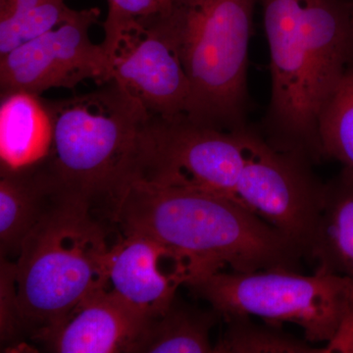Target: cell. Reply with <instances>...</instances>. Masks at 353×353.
Listing matches in <instances>:
<instances>
[{
    "label": "cell",
    "instance_id": "1",
    "mask_svg": "<svg viewBox=\"0 0 353 353\" xmlns=\"http://www.w3.org/2000/svg\"><path fill=\"white\" fill-rule=\"evenodd\" d=\"M122 236L159 241L190 278L221 271H297L303 250L238 199L196 188L132 179L108 212ZM187 283V282H185Z\"/></svg>",
    "mask_w": 353,
    "mask_h": 353
},
{
    "label": "cell",
    "instance_id": "2",
    "mask_svg": "<svg viewBox=\"0 0 353 353\" xmlns=\"http://www.w3.org/2000/svg\"><path fill=\"white\" fill-rule=\"evenodd\" d=\"M270 53L266 139L282 152L323 157L318 120L353 65L350 0H259Z\"/></svg>",
    "mask_w": 353,
    "mask_h": 353
},
{
    "label": "cell",
    "instance_id": "3",
    "mask_svg": "<svg viewBox=\"0 0 353 353\" xmlns=\"http://www.w3.org/2000/svg\"><path fill=\"white\" fill-rule=\"evenodd\" d=\"M114 229L87 201L61 190L23 241L15 263L27 334L59 324L85 297L108 288Z\"/></svg>",
    "mask_w": 353,
    "mask_h": 353
},
{
    "label": "cell",
    "instance_id": "4",
    "mask_svg": "<svg viewBox=\"0 0 353 353\" xmlns=\"http://www.w3.org/2000/svg\"><path fill=\"white\" fill-rule=\"evenodd\" d=\"M99 85L85 94L46 101L54 138L43 162L60 189L108 218L134 174L139 137L152 115L112 79Z\"/></svg>",
    "mask_w": 353,
    "mask_h": 353
},
{
    "label": "cell",
    "instance_id": "5",
    "mask_svg": "<svg viewBox=\"0 0 353 353\" xmlns=\"http://www.w3.org/2000/svg\"><path fill=\"white\" fill-rule=\"evenodd\" d=\"M259 0H174L159 14L185 70V117L222 131L248 126V70Z\"/></svg>",
    "mask_w": 353,
    "mask_h": 353
},
{
    "label": "cell",
    "instance_id": "6",
    "mask_svg": "<svg viewBox=\"0 0 353 353\" xmlns=\"http://www.w3.org/2000/svg\"><path fill=\"white\" fill-rule=\"evenodd\" d=\"M185 285L222 318L255 316L271 324L294 323L309 343H329L353 301V280L322 270L312 276L285 269L221 270L190 278Z\"/></svg>",
    "mask_w": 353,
    "mask_h": 353
},
{
    "label": "cell",
    "instance_id": "7",
    "mask_svg": "<svg viewBox=\"0 0 353 353\" xmlns=\"http://www.w3.org/2000/svg\"><path fill=\"white\" fill-rule=\"evenodd\" d=\"M245 128L222 131L185 116H150L139 137L132 179L196 188L236 199L246 158Z\"/></svg>",
    "mask_w": 353,
    "mask_h": 353
},
{
    "label": "cell",
    "instance_id": "8",
    "mask_svg": "<svg viewBox=\"0 0 353 353\" xmlns=\"http://www.w3.org/2000/svg\"><path fill=\"white\" fill-rule=\"evenodd\" d=\"M245 166L236 197L310 256L325 201V185L312 160L299 152L276 150L259 132L243 130Z\"/></svg>",
    "mask_w": 353,
    "mask_h": 353
},
{
    "label": "cell",
    "instance_id": "9",
    "mask_svg": "<svg viewBox=\"0 0 353 353\" xmlns=\"http://www.w3.org/2000/svg\"><path fill=\"white\" fill-rule=\"evenodd\" d=\"M99 16V8L74 10L54 29L0 57L1 94L23 90L41 95L52 88L74 90L87 80L108 81V52L90 37Z\"/></svg>",
    "mask_w": 353,
    "mask_h": 353
},
{
    "label": "cell",
    "instance_id": "10",
    "mask_svg": "<svg viewBox=\"0 0 353 353\" xmlns=\"http://www.w3.org/2000/svg\"><path fill=\"white\" fill-rule=\"evenodd\" d=\"M110 79L152 116L174 119L187 115L189 80L159 14L125 32L111 62Z\"/></svg>",
    "mask_w": 353,
    "mask_h": 353
},
{
    "label": "cell",
    "instance_id": "11",
    "mask_svg": "<svg viewBox=\"0 0 353 353\" xmlns=\"http://www.w3.org/2000/svg\"><path fill=\"white\" fill-rule=\"evenodd\" d=\"M148 318L105 288L85 297L63 321L32 339L50 352L136 353Z\"/></svg>",
    "mask_w": 353,
    "mask_h": 353
},
{
    "label": "cell",
    "instance_id": "12",
    "mask_svg": "<svg viewBox=\"0 0 353 353\" xmlns=\"http://www.w3.org/2000/svg\"><path fill=\"white\" fill-rule=\"evenodd\" d=\"M188 265L159 241L141 234L122 236L109 253V289L146 316L163 311L189 279Z\"/></svg>",
    "mask_w": 353,
    "mask_h": 353
},
{
    "label": "cell",
    "instance_id": "13",
    "mask_svg": "<svg viewBox=\"0 0 353 353\" xmlns=\"http://www.w3.org/2000/svg\"><path fill=\"white\" fill-rule=\"evenodd\" d=\"M60 192L43 162L21 170L0 168L1 257L19 256L23 241Z\"/></svg>",
    "mask_w": 353,
    "mask_h": 353
},
{
    "label": "cell",
    "instance_id": "14",
    "mask_svg": "<svg viewBox=\"0 0 353 353\" xmlns=\"http://www.w3.org/2000/svg\"><path fill=\"white\" fill-rule=\"evenodd\" d=\"M54 122L41 95L17 90L1 94L0 168L21 170L43 162L52 150Z\"/></svg>",
    "mask_w": 353,
    "mask_h": 353
},
{
    "label": "cell",
    "instance_id": "15",
    "mask_svg": "<svg viewBox=\"0 0 353 353\" xmlns=\"http://www.w3.org/2000/svg\"><path fill=\"white\" fill-rule=\"evenodd\" d=\"M317 270L353 280V170H343L325 185L321 222L310 252Z\"/></svg>",
    "mask_w": 353,
    "mask_h": 353
},
{
    "label": "cell",
    "instance_id": "16",
    "mask_svg": "<svg viewBox=\"0 0 353 353\" xmlns=\"http://www.w3.org/2000/svg\"><path fill=\"white\" fill-rule=\"evenodd\" d=\"M222 316L175 299L161 312L150 316L136 353H210V334Z\"/></svg>",
    "mask_w": 353,
    "mask_h": 353
},
{
    "label": "cell",
    "instance_id": "17",
    "mask_svg": "<svg viewBox=\"0 0 353 353\" xmlns=\"http://www.w3.org/2000/svg\"><path fill=\"white\" fill-rule=\"evenodd\" d=\"M73 11L66 0H0V57L54 29Z\"/></svg>",
    "mask_w": 353,
    "mask_h": 353
},
{
    "label": "cell",
    "instance_id": "18",
    "mask_svg": "<svg viewBox=\"0 0 353 353\" xmlns=\"http://www.w3.org/2000/svg\"><path fill=\"white\" fill-rule=\"evenodd\" d=\"M318 134L323 157L353 170V65L325 103L318 120Z\"/></svg>",
    "mask_w": 353,
    "mask_h": 353
},
{
    "label": "cell",
    "instance_id": "19",
    "mask_svg": "<svg viewBox=\"0 0 353 353\" xmlns=\"http://www.w3.org/2000/svg\"><path fill=\"white\" fill-rule=\"evenodd\" d=\"M224 319L227 329L214 345L216 353H322V348L311 347L277 327L255 324L250 316Z\"/></svg>",
    "mask_w": 353,
    "mask_h": 353
},
{
    "label": "cell",
    "instance_id": "20",
    "mask_svg": "<svg viewBox=\"0 0 353 353\" xmlns=\"http://www.w3.org/2000/svg\"><path fill=\"white\" fill-rule=\"evenodd\" d=\"M108 12L102 23L104 39L102 41L112 62L114 55L125 32L139 21L148 19L160 13L157 0H106ZM111 74V73H110Z\"/></svg>",
    "mask_w": 353,
    "mask_h": 353
},
{
    "label": "cell",
    "instance_id": "21",
    "mask_svg": "<svg viewBox=\"0 0 353 353\" xmlns=\"http://www.w3.org/2000/svg\"><path fill=\"white\" fill-rule=\"evenodd\" d=\"M0 325L2 343H12L27 334L18 301L15 263L1 257L0 272Z\"/></svg>",
    "mask_w": 353,
    "mask_h": 353
},
{
    "label": "cell",
    "instance_id": "22",
    "mask_svg": "<svg viewBox=\"0 0 353 353\" xmlns=\"http://www.w3.org/2000/svg\"><path fill=\"white\" fill-rule=\"evenodd\" d=\"M331 352L353 353V301L338 332L327 347L322 348V353Z\"/></svg>",
    "mask_w": 353,
    "mask_h": 353
},
{
    "label": "cell",
    "instance_id": "23",
    "mask_svg": "<svg viewBox=\"0 0 353 353\" xmlns=\"http://www.w3.org/2000/svg\"><path fill=\"white\" fill-rule=\"evenodd\" d=\"M158 3L160 6V13L161 15L166 14L170 10L172 4H173L174 0H157Z\"/></svg>",
    "mask_w": 353,
    "mask_h": 353
},
{
    "label": "cell",
    "instance_id": "24",
    "mask_svg": "<svg viewBox=\"0 0 353 353\" xmlns=\"http://www.w3.org/2000/svg\"><path fill=\"white\" fill-rule=\"evenodd\" d=\"M350 2H352V20H353V0H350Z\"/></svg>",
    "mask_w": 353,
    "mask_h": 353
}]
</instances>
